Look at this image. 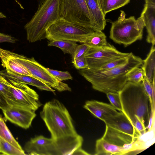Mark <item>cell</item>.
<instances>
[{
    "label": "cell",
    "instance_id": "1",
    "mask_svg": "<svg viewBox=\"0 0 155 155\" xmlns=\"http://www.w3.org/2000/svg\"><path fill=\"white\" fill-rule=\"evenodd\" d=\"M60 155H71L81 147L83 139L78 134L67 109L56 99L46 102L40 113Z\"/></svg>",
    "mask_w": 155,
    "mask_h": 155
},
{
    "label": "cell",
    "instance_id": "2",
    "mask_svg": "<svg viewBox=\"0 0 155 155\" xmlns=\"http://www.w3.org/2000/svg\"><path fill=\"white\" fill-rule=\"evenodd\" d=\"M118 94L122 112L142 136L148 128L152 113L142 81L138 83L127 81Z\"/></svg>",
    "mask_w": 155,
    "mask_h": 155
},
{
    "label": "cell",
    "instance_id": "3",
    "mask_svg": "<svg viewBox=\"0 0 155 155\" xmlns=\"http://www.w3.org/2000/svg\"><path fill=\"white\" fill-rule=\"evenodd\" d=\"M143 63L140 58L131 52L127 61L118 67L106 70L86 68L79 71L94 89L105 94L118 93L127 81V74L133 68L141 67Z\"/></svg>",
    "mask_w": 155,
    "mask_h": 155
},
{
    "label": "cell",
    "instance_id": "4",
    "mask_svg": "<svg viewBox=\"0 0 155 155\" xmlns=\"http://www.w3.org/2000/svg\"><path fill=\"white\" fill-rule=\"evenodd\" d=\"M103 121L106 128L102 137L111 143L132 150L141 136L122 111L106 117Z\"/></svg>",
    "mask_w": 155,
    "mask_h": 155
},
{
    "label": "cell",
    "instance_id": "5",
    "mask_svg": "<svg viewBox=\"0 0 155 155\" xmlns=\"http://www.w3.org/2000/svg\"><path fill=\"white\" fill-rule=\"evenodd\" d=\"M60 0H44L31 20L24 26L27 39L33 43L46 38V31L60 18Z\"/></svg>",
    "mask_w": 155,
    "mask_h": 155
},
{
    "label": "cell",
    "instance_id": "6",
    "mask_svg": "<svg viewBox=\"0 0 155 155\" xmlns=\"http://www.w3.org/2000/svg\"><path fill=\"white\" fill-rule=\"evenodd\" d=\"M120 12L118 19L111 22L110 37L115 43L126 47L142 39L145 25L142 15L137 19L134 16L126 18L124 12Z\"/></svg>",
    "mask_w": 155,
    "mask_h": 155
},
{
    "label": "cell",
    "instance_id": "7",
    "mask_svg": "<svg viewBox=\"0 0 155 155\" xmlns=\"http://www.w3.org/2000/svg\"><path fill=\"white\" fill-rule=\"evenodd\" d=\"M0 81L8 87L5 98L10 106L35 111L41 106L38 94L27 84L17 80L5 78L1 74Z\"/></svg>",
    "mask_w": 155,
    "mask_h": 155
},
{
    "label": "cell",
    "instance_id": "8",
    "mask_svg": "<svg viewBox=\"0 0 155 155\" xmlns=\"http://www.w3.org/2000/svg\"><path fill=\"white\" fill-rule=\"evenodd\" d=\"M95 31L91 27L60 18L47 29L45 38L49 41L63 40L83 43L87 37Z\"/></svg>",
    "mask_w": 155,
    "mask_h": 155
},
{
    "label": "cell",
    "instance_id": "9",
    "mask_svg": "<svg viewBox=\"0 0 155 155\" xmlns=\"http://www.w3.org/2000/svg\"><path fill=\"white\" fill-rule=\"evenodd\" d=\"M60 18L96 30L85 0H60Z\"/></svg>",
    "mask_w": 155,
    "mask_h": 155
},
{
    "label": "cell",
    "instance_id": "10",
    "mask_svg": "<svg viewBox=\"0 0 155 155\" xmlns=\"http://www.w3.org/2000/svg\"><path fill=\"white\" fill-rule=\"evenodd\" d=\"M15 59L25 67L34 77L39 79L58 91H71L68 84L59 80L47 70V68L36 61L34 57L28 58L13 52Z\"/></svg>",
    "mask_w": 155,
    "mask_h": 155
},
{
    "label": "cell",
    "instance_id": "11",
    "mask_svg": "<svg viewBox=\"0 0 155 155\" xmlns=\"http://www.w3.org/2000/svg\"><path fill=\"white\" fill-rule=\"evenodd\" d=\"M130 53H124L118 50L108 43L104 47H90L85 54L87 68L98 69L105 64L114 60L127 57Z\"/></svg>",
    "mask_w": 155,
    "mask_h": 155
},
{
    "label": "cell",
    "instance_id": "12",
    "mask_svg": "<svg viewBox=\"0 0 155 155\" xmlns=\"http://www.w3.org/2000/svg\"><path fill=\"white\" fill-rule=\"evenodd\" d=\"M24 149L30 155H60L53 140L42 135L31 139L25 143Z\"/></svg>",
    "mask_w": 155,
    "mask_h": 155
},
{
    "label": "cell",
    "instance_id": "13",
    "mask_svg": "<svg viewBox=\"0 0 155 155\" xmlns=\"http://www.w3.org/2000/svg\"><path fill=\"white\" fill-rule=\"evenodd\" d=\"M2 111L6 119L25 129L30 127L36 116L35 111L14 106H10Z\"/></svg>",
    "mask_w": 155,
    "mask_h": 155
},
{
    "label": "cell",
    "instance_id": "14",
    "mask_svg": "<svg viewBox=\"0 0 155 155\" xmlns=\"http://www.w3.org/2000/svg\"><path fill=\"white\" fill-rule=\"evenodd\" d=\"M83 107L103 121L106 117L118 112L111 104L95 100L86 101Z\"/></svg>",
    "mask_w": 155,
    "mask_h": 155
},
{
    "label": "cell",
    "instance_id": "15",
    "mask_svg": "<svg viewBox=\"0 0 155 155\" xmlns=\"http://www.w3.org/2000/svg\"><path fill=\"white\" fill-rule=\"evenodd\" d=\"M0 58L1 66L6 70L18 74L33 76L25 67L15 59L13 52L0 48Z\"/></svg>",
    "mask_w": 155,
    "mask_h": 155
},
{
    "label": "cell",
    "instance_id": "16",
    "mask_svg": "<svg viewBox=\"0 0 155 155\" xmlns=\"http://www.w3.org/2000/svg\"><path fill=\"white\" fill-rule=\"evenodd\" d=\"M0 74L5 78L18 80L27 84L35 87L42 90L53 92L55 91L46 83L33 76L16 74L5 69L0 71Z\"/></svg>",
    "mask_w": 155,
    "mask_h": 155
},
{
    "label": "cell",
    "instance_id": "17",
    "mask_svg": "<svg viewBox=\"0 0 155 155\" xmlns=\"http://www.w3.org/2000/svg\"><path fill=\"white\" fill-rule=\"evenodd\" d=\"M141 15L143 18L148 33L146 41L152 45H155V5L145 3Z\"/></svg>",
    "mask_w": 155,
    "mask_h": 155
},
{
    "label": "cell",
    "instance_id": "18",
    "mask_svg": "<svg viewBox=\"0 0 155 155\" xmlns=\"http://www.w3.org/2000/svg\"><path fill=\"white\" fill-rule=\"evenodd\" d=\"M131 152V150L129 148L111 143L101 137L96 141L94 154L124 155Z\"/></svg>",
    "mask_w": 155,
    "mask_h": 155
},
{
    "label": "cell",
    "instance_id": "19",
    "mask_svg": "<svg viewBox=\"0 0 155 155\" xmlns=\"http://www.w3.org/2000/svg\"><path fill=\"white\" fill-rule=\"evenodd\" d=\"M96 30L102 31L106 25V20L101 9L98 0H85Z\"/></svg>",
    "mask_w": 155,
    "mask_h": 155
},
{
    "label": "cell",
    "instance_id": "20",
    "mask_svg": "<svg viewBox=\"0 0 155 155\" xmlns=\"http://www.w3.org/2000/svg\"><path fill=\"white\" fill-rule=\"evenodd\" d=\"M152 45L150 52L141 67L144 73V76L151 82L155 79V48Z\"/></svg>",
    "mask_w": 155,
    "mask_h": 155
},
{
    "label": "cell",
    "instance_id": "21",
    "mask_svg": "<svg viewBox=\"0 0 155 155\" xmlns=\"http://www.w3.org/2000/svg\"><path fill=\"white\" fill-rule=\"evenodd\" d=\"M107 37L102 31H96L86 38L84 43L89 47L99 48L106 45Z\"/></svg>",
    "mask_w": 155,
    "mask_h": 155
},
{
    "label": "cell",
    "instance_id": "22",
    "mask_svg": "<svg viewBox=\"0 0 155 155\" xmlns=\"http://www.w3.org/2000/svg\"><path fill=\"white\" fill-rule=\"evenodd\" d=\"M130 0H98L101 10L104 16L108 12L128 4Z\"/></svg>",
    "mask_w": 155,
    "mask_h": 155
},
{
    "label": "cell",
    "instance_id": "23",
    "mask_svg": "<svg viewBox=\"0 0 155 155\" xmlns=\"http://www.w3.org/2000/svg\"><path fill=\"white\" fill-rule=\"evenodd\" d=\"M48 46H53L60 48L64 54L72 55L78 45L75 41L63 40L50 41Z\"/></svg>",
    "mask_w": 155,
    "mask_h": 155
},
{
    "label": "cell",
    "instance_id": "24",
    "mask_svg": "<svg viewBox=\"0 0 155 155\" xmlns=\"http://www.w3.org/2000/svg\"><path fill=\"white\" fill-rule=\"evenodd\" d=\"M0 137L11 143L19 150H24L13 137L1 115H0Z\"/></svg>",
    "mask_w": 155,
    "mask_h": 155
},
{
    "label": "cell",
    "instance_id": "25",
    "mask_svg": "<svg viewBox=\"0 0 155 155\" xmlns=\"http://www.w3.org/2000/svg\"><path fill=\"white\" fill-rule=\"evenodd\" d=\"M1 146L0 153L3 155H24V150H21L13 145L0 137Z\"/></svg>",
    "mask_w": 155,
    "mask_h": 155
},
{
    "label": "cell",
    "instance_id": "26",
    "mask_svg": "<svg viewBox=\"0 0 155 155\" xmlns=\"http://www.w3.org/2000/svg\"><path fill=\"white\" fill-rule=\"evenodd\" d=\"M127 81L135 83L142 81L144 77V73L141 67H135L127 74Z\"/></svg>",
    "mask_w": 155,
    "mask_h": 155
},
{
    "label": "cell",
    "instance_id": "27",
    "mask_svg": "<svg viewBox=\"0 0 155 155\" xmlns=\"http://www.w3.org/2000/svg\"><path fill=\"white\" fill-rule=\"evenodd\" d=\"M155 79L153 83L150 82L145 76L142 81V83L145 90L149 97L152 112L154 108V94L155 88Z\"/></svg>",
    "mask_w": 155,
    "mask_h": 155
},
{
    "label": "cell",
    "instance_id": "28",
    "mask_svg": "<svg viewBox=\"0 0 155 155\" xmlns=\"http://www.w3.org/2000/svg\"><path fill=\"white\" fill-rule=\"evenodd\" d=\"M111 104L117 111H122V107L119 94L108 93L106 94Z\"/></svg>",
    "mask_w": 155,
    "mask_h": 155
},
{
    "label": "cell",
    "instance_id": "29",
    "mask_svg": "<svg viewBox=\"0 0 155 155\" xmlns=\"http://www.w3.org/2000/svg\"><path fill=\"white\" fill-rule=\"evenodd\" d=\"M47 70L52 75L60 81L72 80L73 78L68 71H62L47 68Z\"/></svg>",
    "mask_w": 155,
    "mask_h": 155
},
{
    "label": "cell",
    "instance_id": "30",
    "mask_svg": "<svg viewBox=\"0 0 155 155\" xmlns=\"http://www.w3.org/2000/svg\"><path fill=\"white\" fill-rule=\"evenodd\" d=\"M128 56L117 59L110 62L103 66L98 70H108L122 65L127 61L128 58Z\"/></svg>",
    "mask_w": 155,
    "mask_h": 155
},
{
    "label": "cell",
    "instance_id": "31",
    "mask_svg": "<svg viewBox=\"0 0 155 155\" xmlns=\"http://www.w3.org/2000/svg\"><path fill=\"white\" fill-rule=\"evenodd\" d=\"M90 47L84 43L78 45L72 55V59L85 55Z\"/></svg>",
    "mask_w": 155,
    "mask_h": 155
},
{
    "label": "cell",
    "instance_id": "32",
    "mask_svg": "<svg viewBox=\"0 0 155 155\" xmlns=\"http://www.w3.org/2000/svg\"><path fill=\"white\" fill-rule=\"evenodd\" d=\"M72 62L77 69H81L87 67V64L85 55L72 59Z\"/></svg>",
    "mask_w": 155,
    "mask_h": 155
},
{
    "label": "cell",
    "instance_id": "33",
    "mask_svg": "<svg viewBox=\"0 0 155 155\" xmlns=\"http://www.w3.org/2000/svg\"><path fill=\"white\" fill-rule=\"evenodd\" d=\"M17 41L16 38L10 35L0 33V43L7 42L14 43Z\"/></svg>",
    "mask_w": 155,
    "mask_h": 155
},
{
    "label": "cell",
    "instance_id": "34",
    "mask_svg": "<svg viewBox=\"0 0 155 155\" xmlns=\"http://www.w3.org/2000/svg\"><path fill=\"white\" fill-rule=\"evenodd\" d=\"M10 106L5 97L0 92V109L3 111L6 110Z\"/></svg>",
    "mask_w": 155,
    "mask_h": 155
},
{
    "label": "cell",
    "instance_id": "35",
    "mask_svg": "<svg viewBox=\"0 0 155 155\" xmlns=\"http://www.w3.org/2000/svg\"><path fill=\"white\" fill-rule=\"evenodd\" d=\"M72 155H90V154L86 152L85 150L82 149L81 147L78 148L75 150L72 153Z\"/></svg>",
    "mask_w": 155,
    "mask_h": 155
},
{
    "label": "cell",
    "instance_id": "36",
    "mask_svg": "<svg viewBox=\"0 0 155 155\" xmlns=\"http://www.w3.org/2000/svg\"><path fill=\"white\" fill-rule=\"evenodd\" d=\"M145 3L155 5V0H144Z\"/></svg>",
    "mask_w": 155,
    "mask_h": 155
},
{
    "label": "cell",
    "instance_id": "37",
    "mask_svg": "<svg viewBox=\"0 0 155 155\" xmlns=\"http://www.w3.org/2000/svg\"><path fill=\"white\" fill-rule=\"evenodd\" d=\"M6 18V15L0 12V18Z\"/></svg>",
    "mask_w": 155,
    "mask_h": 155
},
{
    "label": "cell",
    "instance_id": "38",
    "mask_svg": "<svg viewBox=\"0 0 155 155\" xmlns=\"http://www.w3.org/2000/svg\"><path fill=\"white\" fill-rule=\"evenodd\" d=\"M38 0V2H39V5H38V6H40L41 4L43 2V1L44 0Z\"/></svg>",
    "mask_w": 155,
    "mask_h": 155
},
{
    "label": "cell",
    "instance_id": "39",
    "mask_svg": "<svg viewBox=\"0 0 155 155\" xmlns=\"http://www.w3.org/2000/svg\"><path fill=\"white\" fill-rule=\"evenodd\" d=\"M0 146H1V142H0ZM0 154H2L0 153Z\"/></svg>",
    "mask_w": 155,
    "mask_h": 155
}]
</instances>
